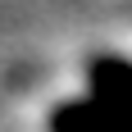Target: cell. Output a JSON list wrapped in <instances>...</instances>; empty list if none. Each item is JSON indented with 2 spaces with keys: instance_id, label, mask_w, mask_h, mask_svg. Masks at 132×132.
I'll use <instances>...</instances> for the list:
<instances>
[{
  "instance_id": "obj_2",
  "label": "cell",
  "mask_w": 132,
  "mask_h": 132,
  "mask_svg": "<svg viewBox=\"0 0 132 132\" xmlns=\"http://www.w3.org/2000/svg\"><path fill=\"white\" fill-rule=\"evenodd\" d=\"M87 87L100 100H132V59L123 55H100L87 64Z\"/></svg>"
},
{
  "instance_id": "obj_1",
  "label": "cell",
  "mask_w": 132,
  "mask_h": 132,
  "mask_svg": "<svg viewBox=\"0 0 132 132\" xmlns=\"http://www.w3.org/2000/svg\"><path fill=\"white\" fill-rule=\"evenodd\" d=\"M50 132H132V100H64L50 109Z\"/></svg>"
}]
</instances>
